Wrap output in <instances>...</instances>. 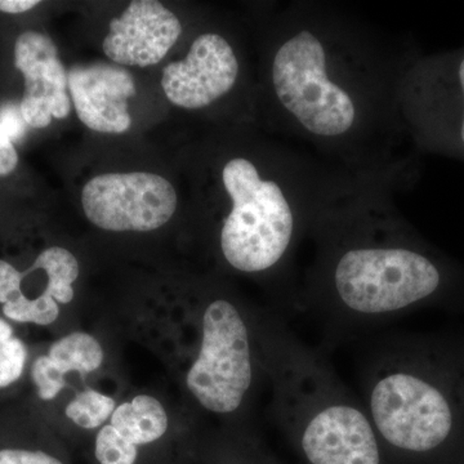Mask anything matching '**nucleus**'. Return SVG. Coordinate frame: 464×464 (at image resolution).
<instances>
[{
	"label": "nucleus",
	"mask_w": 464,
	"mask_h": 464,
	"mask_svg": "<svg viewBox=\"0 0 464 464\" xmlns=\"http://www.w3.org/2000/svg\"><path fill=\"white\" fill-rule=\"evenodd\" d=\"M265 52V93L283 141L353 181L395 194L418 149L401 105L414 47L329 2H288Z\"/></svg>",
	"instance_id": "f257e3e1"
},
{
	"label": "nucleus",
	"mask_w": 464,
	"mask_h": 464,
	"mask_svg": "<svg viewBox=\"0 0 464 464\" xmlns=\"http://www.w3.org/2000/svg\"><path fill=\"white\" fill-rule=\"evenodd\" d=\"M392 197L364 186L319 219L293 306L338 331L424 308L464 311V268L427 243Z\"/></svg>",
	"instance_id": "f03ea898"
},
{
	"label": "nucleus",
	"mask_w": 464,
	"mask_h": 464,
	"mask_svg": "<svg viewBox=\"0 0 464 464\" xmlns=\"http://www.w3.org/2000/svg\"><path fill=\"white\" fill-rule=\"evenodd\" d=\"M259 159H226L219 182L228 203L218 248L232 270L246 275L293 277L299 246L314 226L362 183L326 167L289 143Z\"/></svg>",
	"instance_id": "7ed1b4c3"
},
{
	"label": "nucleus",
	"mask_w": 464,
	"mask_h": 464,
	"mask_svg": "<svg viewBox=\"0 0 464 464\" xmlns=\"http://www.w3.org/2000/svg\"><path fill=\"white\" fill-rule=\"evenodd\" d=\"M360 387L382 449L429 457L464 438V337L384 338L365 357Z\"/></svg>",
	"instance_id": "20e7f679"
},
{
	"label": "nucleus",
	"mask_w": 464,
	"mask_h": 464,
	"mask_svg": "<svg viewBox=\"0 0 464 464\" xmlns=\"http://www.w3.org/2000/svg\"><path fill=\"white\" fill-rule=\"evenodd\" d=\"M259 359L274 383L277 420L308 464H382L362 399L277 317L259 325Z\"/></svg>",
	"instance_id": "39448f33"
},
{
	"label": "nucleus",
	"mask_w": 464,
	"mask_h": 464,
	"mask_svg": "<svg viewBox=\"0 0 464 464\" xmlns=\"http://www.w3.org/2000/svg\"><path fill=\"white\" fill-rule=\"evenodd\" d=\"M255 357L248 320L237 304L216 297L201 314L199 353L186 375L188 389L209 413H237L255 382Z\"/></svg>",
	"instance_id": "423d86ee"
},
{
	"label": "nucleus",
	"mask_w": 464,
	"mask_h": 464,
	"mask_svg": "<svg viewBox=\"0 0 464 464\" xmlns=\"http://www.w3.org/2000/svg\"><path fill=\"white\" fill-rule=\"evenodd\" d=\"M401 105L418 151L464 160V47L415 54L402 82Z\"/></svg>",
	"instance_id": "0eeeda50"
},
{
	"label": "nucleus",
	"mask_w": 464,
	"mask_h": 464,
	"mask_svg": "<svg viewBox=\"0 0 464 464\" xmlns=\"http://www.w3.org/2000/svg\"><path fill=\"white\" fill-rule=\"evenodd\" d=\"M82 206L90 222L102 230L149 232L172 218L177 194L158 174L105 173L85 183Z\"/></svg>",
	"instance_id": "6e6552de"
},
{
	"label": "nucleus",
	"mask_w": 464,
	"mask_h": 464,
	"mask_svg": "<svg viewBox=\"0 0 464 464\" xmlns=\"http://www.w3.org/2000/svg\"><path fill=\"white\" fill-rule=\"evenodd\" d=\"M241 63L227 36L216 32L200 34L181 61L164 67L161 87L179 108H210L237 90Z\"/></svg>",
	"instance_id": "1a4fd4ad"
},
{
	"label": "nucleus",
	"mask_w": 464,
	"mask_h": 464,
	"mask_svg": "<svg viewBox=\"0 0 464 464\" xmlns=\"http://www.w3.org/2000/svg\"><path fill=\"white\" fill-rule=\"evenodd\" d=\"M14 65L25 78L20 112L27 125L41 130L53 119L70 114L69 78L50 36L36 32L21 34L14 44Z\"/></svg>",
	"instance_id": "9d476101"
},
{
	"label": "nucleus",
	"mask_w": 464,
	"mask_h": 464,
	"mask_svg": "<svg viewBox=\"0 0 464 464\" xmlns=\"http://www.w3.org/2000/svg\"><path fill=\"white\" fill-rule=\"evenodd\" d=\"M179 17L157 0H136L110 23L106 56L121 66L157 65L182 34Z\"/></svg>",
	"instance_id": "9b49d317"
},
{
	"label": "nucleus",
	"mask_w": 464,
	"mask_h": 464,
	"mask_svg": "<svg viewBox=\"0 0 464 464\" xmlns=\"http://www.w3.org/2000/svg\"><path fill=\"white\" fill-rule=\"evenodd\" d=\"M78 118L94 132L119 134L132 124L128 101L136 94L130 72L105 63L78 65L67 72Z\"/></svg>",
	"instance_id": "f8f14e48"
},
{
	"label": "nucleus",
	"mask_w": 464,
	"mask_h": 464,
	"mask_svg": "<svg viewBox=\"0 0 464 464\" xmlns=\"http://www.w3.org/2000/svg\"><path fill=\"white\" fill-rule=\"evenodd\" d=\"M111 426L137 447L157 441L167 432L168 415L159 400L140 395L115 409Z\"/></svg>",
	"instance_id": "ddd939ff"
},
{
	"label": "nucleus",
	"mask_w": 464,
	"mask_h": 464,
	"mask_svg": "<svg viewBox=\"0 0 464 464\" xmlns=\"http://www.w3.org/2000/svg\"><path fill=\"white\" fill-rule=\"evenodd\" d=\"M47 356L63 375L70 372L85 374L102 364L103 350L93 335L76 332L52 343Z\"/></svg>",
	"instance_id": "4468645a"
},
{
	"label": "nucleus",
	"mask_w": 464,
	"mask_h": 464,
	"mask_svg": "<svg viewBox=\"0 0 464 464\" xmlns=\"http://www.w3.org/2000/svg\"><path fill=\"white\" fill-rule=\"evenodd\" d=\"M43 270L48 277L44 293L51 295L57 304H70L74 299L72 283L79 276L78 259L72 252L61 246H51L43 250L27 274Z\"/></svg>",
	"instance_id": "2eb2a0df"
},
{
	"label": "nucleus",
	"mask_w": 464,
	"mask_h": 464,
	"mask_svg": "<svg viewBox=\"0 0 464 464\" xmlns=\"http://www.w3.org/2000/svg\"><path fill=\"white\" fill-rule=\"evenodd\" d=\"M116 409L115 400L99 391L87 389L78 393L66 406V415L76 426L93 430L111 418Z\"/></svg>",
	"instance_id": "dca6fc26"
},
{
	"label": "nucleus",
	"mask_w": 464,
	"mask_h": 464,
	"mask_svg": "<svg viewBox=\"0 0 464 464\" xmlns=\"http://www.w3.org/2000/svg\"><path fill=\"white\" fill-rule=\"evenodd\" d=\"M3 314L12 322L47 326L56 322L60 307L47 293L43 292L35 298H29L23 293L3 306Z\"/></svg>",
	"instance_id": "f3484780"
},
{
	"label": "nucleus",
	"mask_w": 464,
	"mask_h": 464,
	"mask_svg": "<svg viewBox=\"0 0 464 464\" xmlns=\"http://www.w3.org/2000/svg\"><path fill=\"white\" fill-rule=\"evenodd\" d=\"M27 355L25 343L14 335L11 324L0 317V390L20 380Z\"/></svg>",
	"instance_id": "a211bd4d"
},
{
	"label": "nucleus",
	"mask_w": 464,
	"mask_h": 464,
	"mask_svg": "<svg viewBox=\"0 0 464 464\" xmlns=\"http://www.w3.org/2000/svg\"><path fill=\"white\" fill-rule=\"evenodd\" d=\"M137 454L136 445L124 439L111 424L97 435L96 458L100 464H134Z\"/></svg>",
	"instance_id": "6ab92c4d"
},
{
	"label": "nucleus",
	"mask_w": 464,
	"mask_h": 464,
	"mask_svg": "<svg viewBox=\"0 0 464 464\" xmlns=\"http://www.w3.org/2000/svg\"><path fill=\"white\" fill-rule=\"evenodd\" d=\"M32 380L38 391L39 398L50 401L66 386L65 375L47 355L36 357L32 365Z\"/></svg>",
	"instance_id": "aec40b11"
},
{
	"label": "nucleus",
	"mask_w": 464,
	"mask_h": 464,
	"mask_svg": "<svg viewBox=\"0 0 464 464\" xmlns=\"http://www.w3.org/2000/svg\"><path fill=\"white\" fill-rule=\"evenodd\" d=\"M23 274L14 265L0 259V304L3 306L23 295Z\"/></svg>",
	"instance_id": "412c9836"
},
{
	"label": "nucleus",
	"mask_w": 464,
	"mask_h": 464,
	"mask_svg": "<svg viewBox=\"0 0 464 464\" xmlns=\"http://www.w3.org/2000/svg\"><path fill=\"white\" fill-rule=\"evenodd\" d=\"M0 464H63L42 450L23 448L0 449Z\"/></svg>",
	"instance_id": "4be33fe9"
},
{
	"label": "nucleus",
	"mask_w": 464,
	"mask_h": 464,
	"mask_svg": "<svg viewBox=\"0 0 464 464\" xmlns=\"http://www.w3.org/2000/svg\"><path fill=\"white\" fill-rule=\"evenodd\" d=\"M18 155L11 137L0 123V177L8 176L16 169Z\"/></svg>",
	"instance_id": "5701e85b"
},
{
	"label": "nucleus",
	"mask_w": 464,
	"mask_h": 464,
	"mask_svg": "<svg viewBox=\"0 0 464 464\" xmlns=\"http://www.w3.org/2000/svg\"><path fill=\"white\" fill-rule=\"evenodd\" d=\"M0 123L5 127V132L11 137V140L18 139L24 132L23 115H21L20 108L14 106H5L0 111Z\"/></svg>",
	"instance_id": "b1692460"
},
{
	"label": "nucleus",
	"mask_w": 464,
	"mask_h": 464,
	"mask_svg": "<svg viewBox=\"0 0 464 464\" xmlns=\"http://www.w3.org/2000/svg\"><path fill=\"white\" fill-rule=\"evenodd\" d=\"M38 5V0H0V11L12 14H24Z\"/></svg>",
	"instance_id": "393cba45"
}]
</instances>
